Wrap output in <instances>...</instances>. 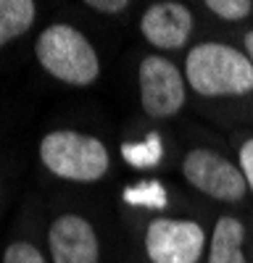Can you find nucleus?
<instances>
[{
  "label": "nucleus",
  "instance_id": "nucleus-7",
  "mask_svg": "<svg viewBox=\"0 0 253 263\" xmlns=\"http://www.w3.org/2000/svg\"><path fill=\"white\" fill-rule=\"evenodd\" d=\"M48 248L53 263H98L100 245L87 218L77 213L58 216L48 229Z\"/></svg>",
  "mask_w": 253,
  "mask_h": 263
},
{
  "label": "nucleus",
  "instance_id": "nucleus-12",
  "mask_svg": "<svg viewBox=\"0 0 253 263\" xmlns=\"http://www.w3.org/2000/svg\"><path fill=\"white\" fill-rule=\"evenodd\" d=\"M3 263H48L42 258V253L32 245V242H24V239H19V242H11L3 253Z\"/></svg>",
  "mask_w": 253,
  "mask_h": 263
},
{
  "label": "nucleus",
  "instance_id": "nucleus-4",
  "mask_svg": "<svg viewBox=\"0 0 253 263\" xmlns=\"http://www.w3.org/2000/svg\"><path fill=\"white\" fill-rule=\"evenodd\" d=\"M182 177L198 192L214 197L222 203H238L248 192V182L240 166L227 161L224 156L206 147L190 150L182 161Z\"/></svg>",
  "mask_w": 253,
  "mask_h": 263
},
{
  "label": "nucleus",
  "instance_id": "nucleus-11",
  "mask_svg": "<svg viewBox=\"0 0 253 263\" xmlns=\"http://www.w3.org/2000/svg\"><path fill=\"white\" fill-rule=\"evenodd\" d=\"M206 8L224 21H240L253 11V3L250 0H208Z\"/></svg>",
  "mask_w": 253,
  "mask_h": 263
},
{
  "label": "nucleus",
  "instance_id": "nucleus-6",
  "mask_svg": "<svg viewBox=\"0 0 253 263\" xmlns=\"http://www.w3.org/2000/svg\"><path fill=\"white\" fill-rule=\"evenodd\" d=\"M206 248V232L190 218H156L145 232L151 263H198Z\"/></svg>",
  "mask_w": 253,
  "mask_h": 263
},
{
  "label": "nucleus",
  "instance_id": "nucleus-10",
  "mask_svg": "<svg viewBox=\"0 0 253 263\" xmlns=\"http://www.w3.org/2000/svg\"><path fill=\"white\" fill-rule=\"evenodd\" d=\"M34 16L37 6L32 0H0V48L29 32Z\"/></svg>",
  "mask_w": 253,
  "mask_h": 263
},
{
  "label": "nucleus",
  "instance_id": "nucleus-3",
  "mask_svg": "<svg viewBox=\"0 0 253 263\" xmlns=\"http://www.w3.org/2000/svg\"><path fill=\"white\" fill-rule=\"evenodd\" d=\"M40 158L45 168L66 182H98L109 174L111 156L98 137L58 129L42 137Z\"/></svg>",
  "mask_w": 253,
  "mask_h": 263
},
{
  "label": "nucleus",
  "instance_id": "nucleus-13",
  "mask_svg": "<svg viewBox=\"0 0 253 263\" xmlns=\"http://www.w3.org/2000/svg\"><path fill=\"white\" fill-rule=\"evenodd\" d=\"M240 171L248 182V190L253 192V137L245 140L243 147H240Z\"/></svg>",
  "mask_w": 253,
  "mask_h": 263
},
{
  "label": "nucleus",
  "instance_id": "nucleus-14",
  "mask_svg": "<svg viewBox=\"0 0 253 263\" xmlns=\"http://www.w3.org/2000/svg\"><path fill=\"white\" fill-rule=\"evenodd\" d=\"M87 6L100 11V13H119L124 8H130V3L127 0H87Z\"/></svg>",
  "mask_w": 253,
  "mask_h": 263
},
{
  "label": "nucleus",
  "instance_id": "nucleus-15",
  "mask_svg": "<svg viewBox=\"0 0 253 263\" xmlns=\"http://www.w3.org/2000/svg\"><path fill=\"white\" fill-rule=\"evenodd\" d=\"M245 50H248V58H250V63H253V29L245 34Z\"/></svg>",
  "mask_w": 253,
  "mask_h": 263
},
{
  "label": "nucleus",
  "instance_id": "nucleus-1",
  "mask_svg": "<svg viewBox=\"0 0 253 263\" xmlns=\"http://www.w3.org/2000/svg\"><path fill=\"white\" fill-rule=\"evenodd\" d=\"M193 92L203 98H229L253 92V63L243 50L222 42H201L185 58Z\"/></svg>",
  "mask_w": 253,
  "mask_h": 263
},
{
  "label": "nucleus",
  "instance_id": "nucleus-2",
  "mask_svg": "<svg viewBox=\"0 0 253 263\" xmlns=\"http://www.w3.org/2000/svg\"><path fill=\"white\" fill-rule=\"evenodd\" d=\"M34 55L53 79L71 87H87L100 74V61L93 42L71 24H50L42 29Z\"/></svg>",
  "mask_w": 253,
  "mask_h": 263
},
{
  "label": "nucleus",
  "instance_id": "nucleus-9",
  "mask_svg": "<svg viewBox=\"0 0 253 263\" xmlns=\"http://www.w3.org/2000/svg\"><path fill=\"white\" fill-rule=\"evenodd\" d=\"M243 239L245 227L240 218L222 216L214 227V234H211L208 263H248L243 255Z\"/></svg>",
  "mask_w": 253,
  "mask_h": 263
},
{
  "label": "nucleus",
  "instance_id": "nucleus-8",
  "mask_svg": "<svg viewBox=\"0 0 253 263\" xmlns=\"http://www.w3.org/2000/svg\"><path fill=\"white\" fill-rule=\"evenodd\" d=\"M140 32L151 45L161 50H179L193 34V13L177 0H161L142 13Z\"/></svg>",
  "mask_w": 253,
  "mask_h": 263
},
{
  "label": "nucleus",
  "instance_id": "nucleus-5",
  "mask_svg": "<svg viewBox=\"0 0 253 263\" xmlns=\"http://www.w3.org/2000/svg\"><path fill=\"white\" fill-rule=\"evenodd\" d=\"M140 105L153 119H172L185 105V77L164 55H145L137 71Z\"/></svg>",
  "mask_w": 253,
  "mask_h": 263
}]
</instances>
